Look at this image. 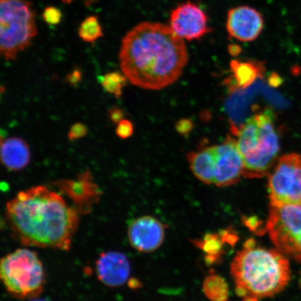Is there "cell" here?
I'll return each mask as SVG.
<instances>
[{"mask_svg":"<svg viewBox=\"0 0 301 301\" xmlns=\"http://www.w3.org/2000/svg\"><path fill=\"white\" fill-rule=\"evenodd\" d=\"M119 60L121 72L133 85L160 90L178 80L188 53L184 40L170 27L145 22L123 37Z\"/></svg>","mask_w":301,"mask_h":301,"instance_id":"6da1fadb","label":"cell"},{"mask_svg":"<svg viewBox=\"0 0 301 301\" xmlns=\"http://www.w3.org/2000/svg\"><path fill=\"white\" fill-rule=\"evenodd\" d=\"M6 218L23 246L60 250L70 249L79 223L75 208L45 186L18 192L6 203Z\"/></svg>","mask_w":301,"mask_h":301,"instance_id":"7a4b0ae2","label":"cell"},{"mask_svg":"<svg viewBox=\"0 0 301 301\" xmlns=\"http://www.w3.org/2000/svg\"><path fill=\"white\" fill-rule=\"evenodd\" d=\"M231 273L239 297L257 299L273 297L281 292L291 278L288 259L278 250L256 246L248 240L235 257Z\"/></svg>","mask_w":301,"mask_h":301,"instance_id":"3957f363","label":"cell"},{"mask_svg":"<svg viewBox=\"0 0 301 301\" xmlns=\"http://www.w3.org/2000/svg\"><path fill=\"white\" fill-rule=\"evenodd\" d=\"M236 131L235 138L243 161V176L262 178L269 175L280 153L279 133L270 109L254 114Z\"/></svg>","mask_w":301,"mask_h":301,"instance_id":"277c9868","label":"cell"},{"mask_svg":"<svg viewBox=\"0 0 301 301\" xmlns=\"http://www.w3.org/2000/svg\"><path fill=\"white\" fill-rule=\"evenodd\" d=\"M0 277L8 293L18 299H37L45 287L43 263L28 248H19L1 259Z\"/></svg>","mask_w":301,"mask_h":301,"instance_id":"5b68a950","label":"cell"},{"mask_svg":"<svg viewBox=\"0 0 301 301\" xmlns=\"http://www.w3.org/2000/svg\"><path fill=\"white\" fill-rule=\"evenodd\" d=\"M37 35L35 11L28 0H0V52L5 60H16Z\"/></svg>","mask_w":301,"mask_h":301,"instance_id":"8992f818","label":"cell"},{"mask_svg":"<svg viewBox=\"0 0 301 301\" xmlns=\"http://www.w3.org/2000/svg\"><path fill=\"white\" fill-rule=\"evenodd\" d=\"M265 226L277 250L301 263V204L270 205Z\"/></svg>","mask_w":301,"mask_h":301,"instance_id":"52a82bcc","label":"cell"},{"mask_svg":"<svg viewBox=\"0 0 301 301\" xmlns=\"http://www.w3.org/2000/svg\"><path fill=\"white\" fill-rule=\"evenodd\" d=\"M270 205L301 204V155L280 157L268 176Z\"/></svg>","mask_w":301,"mask_h":301,"instance_id":"ba28073f","label":"cell"},{"mask_svg":"<svg viewBox=\"0 0 301 301\" xmlns=\"http://www.w3.org/2000/svg\"><path fill=\"white\" fill-rule=\"evenodd\" d=\"M214 185L226 187L239 181L243 173V161L236 140L228 136L224 143L214 145Z\"/></svg>","mask_w":301,"mask_h":301,"instance_id":"9c48e42d","label":"cell"},{"mask_svg":"<svg viewBox=\"0 0 301 301\" xmlns=\"http://www.w3.org/2000/svg\"><path fill=\"white\" fill-rule=\"evenodd\" d=\"M169 27L175 35L187 40L199 39L211 31L206 13L191 1L179 5L172 11Z\"/></svg>","mask_w":301,"mask_h":301,"instance_id":"30bf717a","label":"cell"},{"mask_svg":"<svg viewBox=\"0 0 301 301\" xmlns=\"http://www.w3.org/2000/svg\"><path fill=\"white\" fill-rule=\"evenodd\" d=\"M165 236V226L152 216L139 217L128 226V241L134 249L142 253L158 250L163 244Z\"/></svg>","mask_w":301,"mask_h":301,"instance_id":"8fae6325","label":"cell"},{"mask_svg":"<svg viewBox=\"0 0 301 301\" xmlns=\"http://www.w3.org/2000/svg\"><path fill=\"white\" fill-rule=\"evenodd\" d=\"M261 13L248 6H237L228 12L226 28L230 37L242 42L257 39L263 28Z\"/></svg>","mask_w":301,"mask_h":301,"instance_id":"7c38bea8","label":"cell"},{"mask_svg":"<svg viewBox=\"0 0 301 301\" xmlns=\"http://www.w3.org/2000/svg\"><path fill=\"white\" fill-rule=\"evenodd\" d=\"M98 278L103 285L119 287L124 285L131 273V265L124 254L108 251L100 255L96 263Z\"/></svg>","mask_w":301,"mask_h":301,"instance_id":"4fadbf2b","label":"cell"},{"mask_svg":"<svg viewBox=\"0 0 301 301\" xmlns=\"http://www.w3.org/2000/svg\"><path fill=\"white\" fill-rule=\"evenodd\" d=\"M31 152L28 143L18 137L1 140V162L7 170L18 172L28 166Z\"/></svg>","mask_w":301,"mask_h":301,"instance_id":"5bb4252c","label":"cell"},{"mask_svg":"<svg viewBox=\"0 0 301 301\" xmlns=\"http://www.w3.org/2000/svg\"><path fill=\"white\" fill-rule=\"evenodd\" d=\"M188 161L193 175L206 184H214L215 155L214 147L190 152L187 155Z\"/></svg>","mask_w":301,"mask_h":301,"instance_id":"9a60e30c","label":"cell"},{"mask_svg":"<svg viewBox=\"0 0 301 301\" xmlns=\"http://www.w3.org/2000/svg\"><path fill=\"white\" fill-rule=\"evenodd\" d=\"M194 243L206 254V262L211 263L218 262L224 255L225 246L226 245L221 233L206 234L202 239L194 241Z\"/></svg>","mask_w":301,"mask_h":301,"instance_id":"2e32d148","label":"cell"},{"mask_svg":"<svg viewBox=\"0 0 301 301\" xmlns=\"http://www.w3.org/2000/svg\"><path fill=\"white\" fill-rule=\"evenodd\" d=\"M203 291L211 301H228L229 287L225 279L216 275H209L203 284Z\"/></svg>","mask_w":301,"mask_h":301,"instance_id":"e0dca14e","label":"cell"},{"mask_svg":"<svg viewBox=\"0 0 301 301\" xmlns=\"http://www.w3.org/2000/svg\"><path fill=\"white\" fill-rule=\"evenodd\" d=\"M235 80L239 87H248L258 77L259 67L251 62H242L234 60L231 63Z\"/></svg>","mask_w":301,"mask_h":301,"instance_id":"ac0fdd59","label":"cell"},{"mask_svg":"<svg viewBox=\"0 0 301 301\" xmlns=\"http://www.w3.org/2000/svg\"><path fill=\"white\" fill-rule=\"evenodd\" d=\"M79 38L86 43H94L103 36L102 27L97 17H87L79 25Z\"/></svg>","mask_w":301,"mask_h":301,"instance_id":"d6986e66","label":"cell"},{"mask_svg":"<svg viewBox=\"0 0 301 301\" xmlns=\"http://www.w3.org/2000/svg\"><path fill=\"white\" fill-rule=\"evenodd\" d=\"M127 81L128 79L123 73L111 72L101 77V84L106 92L114 96L116 99H119L122 96Z\"/></svg>","mask_w":301,"mask_h":301,"instance_id":"ffe728a7","label":"cell"},{"mask_svg":"<svg viewBox=\"0 0 301 301\" xmlns=\"http://www.w3.org/2000/svg\"><path fill=\"white\" fill-rule=\"evenodd\" d=\"M42 17L47 24L55 26V25L60 24L62 21V13L58 8L50 6L45 8Z\"/></svg>","mask_w":301,"mask_h":301,"instance_id":"44dd1931","label":"cell"},{"mask_svg":"<svg viewBox=\"0 0 301 301\" xmlns=\"http://www.w3.org/2000/svg\"><path fill=\"white\" fill-rule=\"evenodd\" d=\"M116 134L119 138L126 140L131 138L134 132L133 123L128 119H123L118 123L116 128Z\"/></svg>","mask_w":301,"mask_h":301,"instance_id":"7402d4cb","label":"cell"},{"mask_svg":"<svg viewBox=\"0 0 301 301\" xmlns=\"http://www.w3.org/2000/svg\"><path fill=\"white\" fill-rule=\"evenodd\" d=\"M88 133V128L84 123L77 122L71 127L68 133V138L70 141H75L79 139L83 138Z\"/></svg>","mask_w":301,"mask_h":301,"instance_id":"603a6c76","label":"cell"},{"mask_svg":"<svg viewBox=\"0 0 301 301\" xmlns=\"http://www.w3.org/2000/svg\"><path fill=\"white\" fill-rule=\"evenodd\" d=\"M245 224L252 231H255L258 233H265L266 231L265 229H262V223L261 221H259L258 218L256 217H248L245 218Z\"/></svg>","mask_w":301,"mask_h":301,"instance_id":"cb8c5ba5","label":"cell"},{"mask_svg":"<svg viewBox=\"0 0 301 301\" xmlns=\"http://www.w3.org/2000/svg\"><path fill=\"white\" fill-rule=\"evenodd\" d=\"M110 120L112 122L118 124L120 121L124 119V113L122 110L118 107H113L108 111Z\"/></svg>","mask_w":301,"mask_h":301,"instance_id":"d4e9b609","label":"cell"},{"mask_svg":"<svg viewBox=\"0 0 301 301\" xmlns=\"http://www.w3.org/2000/svg\"><path fill=\"white\" fill-rule=\"evenodd\" d=\"M82 79V72L79 69H74L72 72L68 74L67 76V81L68 83L72 85H75L78 84Z\"/></svg>","mask_w":301,"mask_h":301,"instance_id":"484cf974","label":"cell"},{"mask_svg":"<svg viewBox=\"0 0 301 301\" xmlns=\"http://www.w3.org/2000/svg\"><path fill=\"white\" fill-rule=\"evenodd\" d=\"M62 1L65 3V4H71L73 1H81L84 3L85 6H91V4L95 2L96 0H62Z\"/></svg>","mask_w":301,"mask_h":301,"instance_id":"4316f807","label":"cell"},{"mask_svg":"<svg viewBox=\"0 0 301 301\" xmlns=\"http://www.w3.org/2000/svg\"><path fill=\"white\" fill-rule=\"evenodd\" d=\"M243 301H258V299L253 297H243Z\"/></svg>","mask_w":301,"mask_h":301,"instance_id":"83f0119b","label":"cell"},{"mask_svg":"<svg viewBox=\"0 0 301 301\" xmlns=\"http://www.w3.org/2000/svg\"><path fill=\"white\" fill-rule=\"evenodd\" d=\"M30 301H47L43 300V299H38V298H37V299H32V300Z\"/></svg>","mask_w":301,"mask_h":301,"instance_id":"f1b7e54d","label":"cell"},{"mask_svg":"<svg viewBox=\"0 0 301 301\" xmlns=\"http://www.w3.org/2000/svg\"><path fill=\"white\" fill-rule=\"evenodd\" d=\"M299 285H300V287L301 288V277H300V280H299Z\"/></svg>","mask_w":301,"mask_h":301,"instance_id":"f546056e","label":"cell"}]
</instances>
